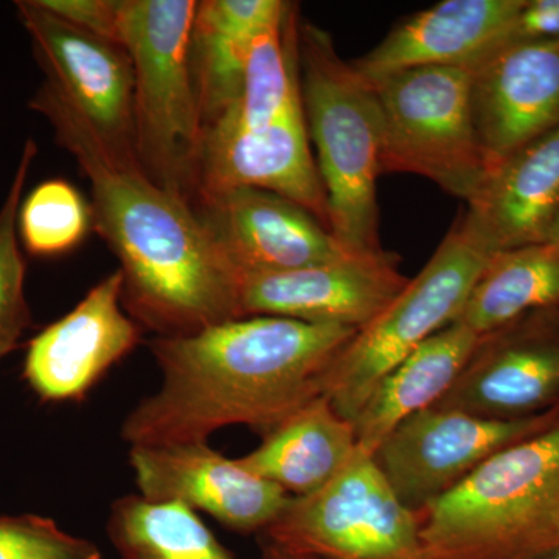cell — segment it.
I'll use <instances>...</instances> for the list:
<instances>
[{"instance_id":"30","label":"cell","mask_w":559,"mask_h":559,"mask_svg":"<svg viewBox=\"0 0 559 559\" xmlns=\"http://www.w3.org/2000/svg\"><path fill=\"white\" fill-rule=\"evenodd\" d=\"M260 559H322L314 555L300 554L271 543V540L261 539V557Z\"/></svg>"},{"instance_id":"24","label":"cell","mask_w":559,"mask_h":559,"mask_svg":"<svg viewBox=\"0 0 559 559\" xmlns=\"http://www.w3.org/2000/svg\"><path fill=\"white\" fill-rule=\"evenodd\" d=\"M106 535L119 559H237L197 511L139 495L110 506Z\"/></svg>"},{"instance_id":"13","label":"cell","mask_w":559,"mask_h":559,"mask_svg":"<svg viewBox=\"0 0 559 559\" xmlns=\"http://www.w3.org/2000/svg\"><path fill=\"white\" fill-rule=\"evenodd\" d=\"M130 466L143 499L202 511L241 535H263L290 499L209 443L131 447Z\"/></svg>"},{"instance_id":"32","label":"cell","mask_w":559,"mask_h":559,"mask_svg":"<svg viewBox=\"0 0 559 559\" xmlns=\"http://www.w3.org/2000/svg\"><path fill=\"white\" fill-rule=\"evenodd\" d=\"M538 559H559V549L550 551V554L544 555V557H540Z\"/></svg>"},{"instance_id":"4","label":"cell","mask_w":559,"mask_h":559,"mask_svg":"<svg viewBox=\"0 0 559 559\" xmlns=\"http://www.w3.org/2000/svg\"><path fill=\"white\" fill-rule=\"evenodd\" d=\"M299 69L331 234L349 252H380L382 124L377 94L352 62L342 60L330 33L310 22L299 25Z\"/></svg>"},{"instance_id":"27","label":"cell","mask_w":559,"mask_h":559,"mask_svg":"<svg viewBox=\"0 0 559 559\" xmlns=\"http://www.w3.org/2000/svg\"><path fill=\"white\" fill-rule=\"evenodd\" d=\"M0 559H103L94 540L70 535L38 514L0 516Z\"/></svg>"},{"instance_id":"5","label":"cell","mask_w":559,"mask_h":559,"mask_svg":"<svg viewBox=\"0 0 559 559\" xmlns=\"http://www.w3.org/2000/svg\"><path fill=\"white\" fill-rule=\"evenodd\" d=\"M194 0H123L121 46L134 72L140 170L193 205L204 127L190 69Z\"/></svg>"},{"instance_id":"21","label":"cell","mask_w":559,"mask_h":559,"mask_svg":"<svg viewBox=\"0 0 559 559\" xmlns=\"http://www.w3.org/2000/svg\"><path fill=\"white\" fill-rule=\"evenodd\" d=\"M261 437L260 447L238 457V463L290 498L325 487L359 450L355 425L342 417L325 395L305 404Z\"/></svg>"},{"instance_id":"19","label":"cell","mask_w":559,"mask_h":559,"mask_svg":"<svg viewBox=\"0 0 559 559\" xmlns=\"http://www.w3.org/2000/svg\"><path fill=\"white\" fill-rule=\"evenodd\" d=\"M524 0H443L399 22L352 61L367 81L418 68L473 70L496 53Z\"/></svg>"},{"instance_id":"28","label":"cell","mask_w":559,"mask_h":559,"mask_svg":"<svg viewBox=\"0 0 559 559\" xmlns=\"http://www.w3.org/2000/svg\"><path fill=\"white\" fill-rule=\"evenodd\" d=\"M39 5L80 31L121 44L123 0H38Z\"/></svg>"},{"instance_id":"22","label":"cell","mask_w":559,"mask_h":559,"mask_svg":"<svg viewBox=\"0 0 559 559\" xmlns=\"http://www.w3.org/2000/svg\"><path fill=\"white\" fill-rule=\"evenodd\" d=\"M479 337L463 323H451L393 367L353 419L360 450L373 454L400 423L436 406L465 369Z\"/></svg>"},{"instance_id":"8","label":"cell","mask_w":559,"mask_h":559,"mask_svg":"<svg viewBox=\"0 0 559 559\" xmlns=\"http://www.w3.org/2000/svg\"><path fill=\"white\" fill-rule=\"evenodd\" d=\"M261 539L322 559H428L417 511L360 448L325 487L290 498Z\"/></svg>"},{"instance_id":"12","label":"cell","mask_w":559,"mask_h":559,"mask_svg":"<svg viewBox=\"0 0 559 559\" xmlns=\"http://www.w3.org/2000/svg\"><path fill=\"white\" fill-rule=\"evenodd\" d=\"M396 253H353L345 259L277 272L241 275V318L277 316L362 330L409 285Z\"/></svg>"},{"instance_id":"23","label":"cell","mask_w":559,"mask_h":559,"mask_svg":"<svg viewBox=\"0 0 559 559\" xmlns=\"http://www.w3.org/2000/svg\"><path fill=\"white\" fill-rule=\"evenodd\" d=\"M558 305L559 242H539L491 257L455 322L481 336L524 312Z\"/></svg>"},{"instance_id":"15","label":"cell","mask_w":559,"mask_h":559,"mask_svg":"<svg viewBox=\"0 0 559 559\" xmlns=\"http://www.w3.org/2000/svg\"><path fill=\"white\" fill-rule=\"evenodd\" d=\"M120 271L87 290L83 300L31 341L24 378L43 401H81L138 347L142 329L121 304Z\"/></svg>"},{"instance_id":"6","label":"cell","mask_w":559,"mask_h":559,"mask_svg":"<svg viewBox=\"0 0 559 559\" xmlns=\"http://www.w3.org/2000/svg\"><path fill=\"white\" fill-rule=\"evenodd\" d=\"M380 105L381 173H411L469 201L488 175L471 105V72L418 68L369 81Z\"/></svg>"},{"instance_id":"16","label":"cell","mask_w":559,"mask_h":559,"mask_svg":"<svg viewBox=\"0 0 559 559\" xmlns=\"http://www.w3.org/2000/svg\"><path fill=\"white\" fill-rule=\"evenodd\" d=\"M469 72L488 171L559 128V40L503 47Z\"/></svg>"},{"instance_id":"1","label":"cell","mask_w":559,"mask_h":559,"mask_svg":"<svg viewBox=\"0 0 559 559\" xmlns=\"http://www.w3.org/2000/svg\"><path fill=\"white\" fill-rule=\"evenodd\" d=\"M28 108L49 120L58 145L90 179L92 229L119 260L121 304L140 329L178 337L241 319L240 272L189 201L117 159L75 109L44 87Z\"/></svg>"},{"instance_id":"7","label":"cell","mask_w":559,"mask_h":559,"mask_svg":"<svg viewBox=\"0 0 559 559\" xmlns=\"http://www.w3.org/2000/svg\"><path fill=\"white\" fill-rule=\"evenodd\" d=\"M489 260L455 223L403 293L331 364L322 395L342 417L353 421L393 367L459 319Z\"/></svg>"},{"instance_id":"18","label":"cell","mask_w":559,"mask_h":559,"mask_svg":"<svg viewBox=\"0 0 559 559\" xmlns=\"http://www.w3.org/2000/svg\"><path fill=\"white\" fill-rule=\"evenodd\" d=\"M460 230L488 257L539 245L559 215V128L488 171Z\"/></svg>"},{"instance_id":"14","label":"cell","mask_w":559,"mask_h":559,"mask_svg":"<svg viewBox=\"0 0 559 559\" xmlns=\"http://www.w3.org/2000/svg\"><path fill=\"white\" fill-rule=\"evenodd\" d=\"M193 207L240 275L277 274L353 255L318 218L271 191L200 194Z\"/></svg>"},{"instance_id":"20","label":"cell","mask_w":559,"mask_h":559,"mask_svg":"<svg viewBox=\"0 0 559 559\" xmlns=\"http://www.w3.org/2000/svg\"><path fill=\"white\" fill-rule=\"evenodd\" d=\"M283 11L282 0L198 2L190 36V69L204 131L237 100L253 40L285 20Z\"/></svg>"},{"instance_id":"26","label":"cell","mask_w":559,"mask_h":559,"mask_svg":"<svg viewBox=\"0 0 559 559\" xmlns=\"http://www.w3.org/2000/svg\"><path fill=\"white\" fill-rule=\"evenodd\" d=\"M36 156L38 145L28 139L0 207V360L17 348L22 334L32 326V312L25 299V260L17 235V213Z\"/></svg>"},{"instance_id":"11","label":"cell","mask_w":559,"mask_h":559,"mask_svg":"<svg viewBox=\"0 0 559 559\" xmlns=\"http://www.w3.org/2000/svg\"><path fill=\"white\" fill-rule=\"evenodd\" d=\"M436 407L492 419L559 411V305L524 312L481 334Z\"/></svg>"},{"instance_id":"31","label":"cell","mask_w":559,"mask_h":559,"mask_svg":"<svg viewBox=\"0 0 559 559\" xmlns=\"http://www.w3.org/2000/svg\"><path fill=\"white\" fill-rule=\"evenodd\" d=\"M547 241L559 242V215L557 221H555L554 226H551L549 238H547Z\"/></svg>"},{"instance_id":"17","label":"cell","mask_w":559,"mask_h":559,"mask_svg":"<svg viewBox=\"0 0 559 559\" xmlns=\"http://www.w3.org/2000/svg\"><path fill=\"white\" fill-rule=\"evenodd\" d=\"M310 143L304 109L261 130H207L194 200L241 187L266 190L308 210L331 231L329 201Z\"/></svg>"},{"instance_id":"9","label":"cell","mask_w":559,"mask_h":559,"mask_svg":"<svg viewBox=\"0 0 559 559\" xmlns=\"http://www.w3.org/2000/svg\"><path fill=\"white\" fill-rule=\"evenodd\" d=\"M14 5L44 73L40 87L75 109L117 159L139 167L132 112L134 72L128 50L73 27L38 0Z\"/></svg>"},{"instance_id":"2","label":"cell","mask_w":559,"mask_h":559,"mask_svg":"<svg viewBox=\"0 0 559 559\" xmlns=\"http://www.w3.org/2000/svg\"><path fill=\"white\" fill-rule=\"evenodd\" d=\"M358 330L250 316L153 337L160 385L121 423L130 447L209 443L229 426L261 436L322 395L323 378Z\"/></svg>"},{"instance_id":"29","label":"cell","mask_w":559,"mask_h":559,"mask_svg":"<svg viewBox=\"0 0 559 559\" xmlns=\"http://www.w3.org/2000/svg\"><path fill=\"white\" fill-rule=\"evenodd\" d=\"M549 40H559V0H524L500 49Z\"/></svg>"},{"instance_id":"10","label":"cell","mask_w":559,"mask_h":559,"mask_svg":"<svg viewBox=\"0 0 559 559\" xmlns=\"http://www.w3.org/2000/svg\"><path fill=\"white\" fill-rule=\"evenodd\" d=\"M558 421L559 411L527 419H492L433 406L400 423L371 457L401 502L419 511L492 455Z\"/></svg>"},{"instance_id":"25","label":"cell","mask_w":559,"mask_h":559,"mask_svg":"<svg viewBox=\"0 0 559 559\" xmlns=\"http://www.w3.org/2000/svg\"><path fill=\"white\" fill-rule=\"evenodd\" d=\"M92 229V209L66 179L40 182L21 202L17 235L33 257L64 255Z\"/></svg>"},{"instance_id":"3","label":"cell","mask_w":559,"mask_h":559,"mask_svg":"<svg viewBox=\"0 0 559 559\" xmlns=\"http://www.w3.org/2000/svg\"><path fill=\"white\" fill-rule=\"evenodd\" d=\"M428 559H538L559 549V421L492 455L417 511Z\"/></svg>"}]
</instances>
